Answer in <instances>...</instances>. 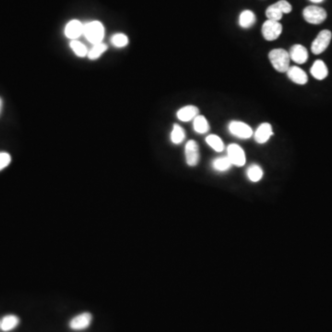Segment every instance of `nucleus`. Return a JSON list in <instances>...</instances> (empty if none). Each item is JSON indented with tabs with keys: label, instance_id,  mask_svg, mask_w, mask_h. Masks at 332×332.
I'll return each instance as SVG.
<instances>
[{
	"label": "nucleus",
	"instance_id": "5701e85b",
	"mask_svg": "<svg viewBox=\"0 0 332 332\" xmlns=\"http://www.w3.org/2000/svg\"><path fill=\"white\" fill-rule=\"evenodd\" d=\"M128 37L125 34L117 33L111 37V44L116 48H124L128 46Z\"/></svg>",
	"mask_w": 332,
	"mask_h": 332
},
{
	"label": "nucleus",
	"instance_id": "aec40b11",
	"mask_svg": "<svg viewBox=\"0 0 332 332\" xmlns=\"http://www.w3.org/2000/svg\"><path fill=\"white\" fill-rule=\"evenodd\" d=\"M107 48L108 47H107V45H105V43L93 45L92 48L89 49V51H88V59L90 60H96V59H99L107 51Z\"/></svg>",
	"mask_w": 332,
	"mask_h": 332
},
{
	"label": "nucleus",
	"instance_id": "f3484780",
	"mask_svg": "<svg viewBox=\"0 0 332 332\" xmlns=\"http://www.w3.org/2000/svg\"><path fill=\"white\" fill-rule=\"evenodd\" d=\"M20 323V318L17 315H5L2 320L0 321V328L3 331H12L14 328L17 327Z\"/></svg>",
	"mask_w": 332,
	"mask_h": 332
},
{
	"label": "nucleus",
	"instance_id": "9b49d317",
	"mask_svg": "<svg viewBox=\"0 0 332 332\" xmlns=\"http://www.w3.org/2000/svg\"><path fill=\"white\" fill-rule=\"evenodd\" d=\"M185 156L187 165L196 166L199 162V150L195 140L187 141L185 148Z\"/></svg>",
	"mask_w": 332,
	"mask_h": 332
},
{
	"label": "nucleus",
	"instance_id": "412c9836",
	"mask_svg": "<svg viewBox=\"0 0 332 332\" xmlns=\"http://www.w3.org/2000/svg\"><path fill=\"white\" fill-rule=\"evenodd\" d=\"M170 138H171L172 143H174L175 145L181 144L186 139V131L179 125L175 124L174 127H173V129H172Z\"/></svg>",
	"mask_w": 332,
	"mask_h": 332
},
{
	"label": "nucleus",
	"instance_id": "4be33fe9",
	"mask_svg": "<svg viewBox=\"0 0 332 332\" xmlns=\"http://www.w3.org/2000/svg\"><path fill=\"white\" fill-rule=\"evenodd\" d=\"M70 49L76 55L78 58H85L88 56V48L82 42L78 40H71L70 43Z\"/></svg>",
	"mask_w": 332,
	"mask_h": 332
},
{
	"label": "nucleus",
	"instance_id": "b1692460",
	"mask_svg": "<svg viewBox=\"0 0 332 332\" xmlns=\"http://www.w3.org/2000/svg\"><path fill=\"white\" fill-rule=\"evenodd\" d=\"M232 165L233 164L230 162V160H229L227 156L226 157L217 158L212 162L213 169L219 171V172H225V171L230 169Z\"/></svg>",
	"mask_w": 332,
	"mask_h": 332
},
{
	"label": "nucleus",
	"instance_id": "9d476101",
	"mask_svg": "<svg viewBox=\"0 0 332 332\" xmlns=\"http://www.w3.org/2000/svg\"><path fill=\"white\" fill-rule=\"evenodd\" d=\"M93 320V315L89 312H84L74 316L70 321V327L73 330H83L90 326Z\"/></svg>",
	"mask_w": 332,
	"mask_h": 332
},
{
	"label": "nucleus",
	"instance_id": "6e6552de",
	"mask_svg": "<svg viewBox=\"0 0 332 332\" xmlns=\"http://www.w3.org/2000/svg\"><path fill=\"white\" fill-rule=\"evenodd\" d=\"M227 157L230 162L235 166H244L245 163V154L244 150L237 144L228 146Z\"/></svg>",
	"mask_w": 332,
	"mask_h": 332
},
{
	"label": "nucleus",
	"instance_id": "f257e3e1",
	"mask_svg": "<svg viewBox=\"0 0 332 332\" xmlns=\"http://www.w3.org/2000/svg\"><path fill=\"white\" fill-rule=\"evenodd\" d=\"M105 29L104 24L99 21H93L84 24L83 35L86 40L93 45L103 43L105 38Z\"/></svg>",
	"mask_w": 332,
	"mask_h": 332
},
{
	"label": "nucleus",
	"instance_id": "1a4fd4ad",
	"mask_svg": "<svg viewBox=\"0 0 332 332\" xmlns=\"http://www.w3.org/2000/svg\"><path fill=\"white\" fill-rule=\"evenodd\" d=\"M84 24L78 20H71L65 26L64 34L67 38L71 40H78L79 37L83 35Z\"/></svg>",
	"mask_w": 332,
	"mask_h": 332
},
{
	"label": "nucleus",
	"instance_id": "423d86ee",
	"mask_svg": "<svg viewBox=\"0 0 332 332\" xmlns=\"http://www.w3.org/2000/svg\"><path fill=\"white\" fill-rule=\"evenodd\" d=\"M261 32L264 39H266L267 41H274L278 39L281 35L282 25L279 22L268 20L263 24Z\"/></svg>",
	"mask_w": 332,
	"mask_h": 332
},
{
	"label": "nucleus",
	"instance_id": "393cba45",
	"mask_svg": "<svg viewBox=\"0 0 332 332\" xmlns=\"http://www.w3.org/2000/svg\"><path fill=\"white\" fill-rule=\"evenodd\" d=\"M206 142L217 152H221L224 150V143L217 135H209L206 138Z\"/></svg>",
	"mask_w": 332,
	"mask_h": 332
},
{
	"label": "nucleus",
	"instance_id": "a211bd4d",
	"mask_svg": "<svg viewBox=\"0 0 332 332\" xmlns=\"http://www.w3.org/2000/svg\"><path fill=\"white\" fill-rule=\"evenodd\" d=\"M256 23V15L251 11H244L239 16V25L242 28H250Z\"/></svg>",
	"mask_w": 332,
	"mask_h": 332
},
{
	"label": "nucleus",
	"instance_id": "f8f14e48",
	"mask_svg": "<svg viewBox=\"0 0 332 332\" xmlns=\"http://www.w3.org/2000/svg\"><path fill=\"white\" fill-rule=\"evenodd\" d=\"M289 55H290V59L296 64H304L308 59L307 49L303 47L302 45L292 46L289 51Z\"/></svg>",
	"mask_w": 332,
	"mask_h": 332
},
{
	"label": "nucleus",
	"instance_id": "4468645a",
	"mask_svg": "<svg viewBox=\"0 0 332 332\" xmlns=\"http://www.w3.org/2000/svg\"><path fill=\"white\" fill-rule=\"evenodd\" d=\"M199 109L195 105H186L180 108L176 113V117L182 122H189L198 117Z\"/></svg>",
	"mask_w": 332,
	"mask_h": 332
},
{
	"label": "nucleus",
	"instance_id": "a878e982",
	"mask_svg": "<svg viewBox=\"0 0 332 332\" xmlns=\"http://www.w3.org/2000/svg\"><path fill=\"white\" fill-rule=\"evenodd\" d=\"M247 177L249 178V180L256 183L258 181L261 180L263 176V171L260 166H258L257 164H252L251 166L248 167L247 169Z\"/></svg>",
	"mask_w": 332,
	"mask_h": 332
},
{
	"label": "nucleus",
	"instance_id": "39448f33",
	"mask_svg": "<svg viewBox=\"0 0 332 332\" xmlns=\"http://www.w3.org/2000/svg\"><path fill=\"white\" fill-rule=\"evenodd\" d=\"M304 20L311 24H320L326 19V12L320 7H306L303 12Z\"/></svg>",
	"mask_w": 332,
	"mask_h": 332
},
{
	"label": "nucleus",
	"instance_id": "2eb2a0df",
	"mask_svg": "<svg viewBox=\"0 0 332 332\" xmlns=\"http://www.w3.org/2000/svg\"><path fill=\"white\" fill-rule=\"evenodd\" d=\"M273 135L272 127L269 123H263L255 132V140L259 144L266 143L269 138Z\"/></svg>",
	"mask_w": 332,
	"mask_h": 332
},
{
	"label": "nucleus",
	"instance_id": "c85d7f7f",
	"mask_svg": "<svg viewBox=\"0 0 332 332\" xmlns=\"http://www.w3.org/2000/svg\"><path fill=\"white\" fill-rule=\"evenodd\" d=\"M2 105H3V102H2V99L0 98V113H1V110H2Z\"/></svg>",
	"mask_w": 332,
	"mask_h": 332
},
{
	"label": "nucleus",
	"instance_id": "6ab92c4d",
	"mask_svg": "<svg viewBox=\"0 0 332 332\" xmlns=\"http://www.w3.org/2000/svg\"><path fill=\"white\" fill-rule=\"evenodd\" d=\"M193 128L198 134H205L210 130V124L204 116L198 115L193 120Z\"/></svg>",
	"mask_w": 332,
	"mask_h": 332
},
{
	"label": "nucleus",
	"instance_id": "20e7f679",
	"mask_svg": "<svg viewBox=\"0 0 332 332\" xmlns=\"http://www.w3.org/2000/svg\"><path fill=\"white\" fill-rule=\"evenodd\" d=\"M332 34L328 30H323L317 35L316 38L312 43L311 51L314 55H320L329 46L331 41Z\"/></svg>",
	"mask_w": 332,
	"mask_h": 332
},
{
	"label": "nucleus",
	"instance_id": "ddd939ff",
	"mask_svg": "<svg viewBox=\"0 0 332 332\" xmlns=\"http://www.w3.org/2000/svg\"><path fill=\"white\" fill-rule=\"evenodd\" d=\"M286 73L291 82L299 84V85H304L308 82V77L306 75V73L302 69H300L296 66L290 67Z\"/></svg>",
	"mask_w": 332,
	"mask_h": 332
},
{
	"label": "nucleus",
	"instance_id": "bb28decb",
	"mask_svg": "<svg viewBox=\"0 0 332 332\" xmlns=\"http://www.w3.org/2000/svg\"><path fill=\"white\" fill-rule=\"evenodd\" d=\"M12 163V156L10 153L0 152V171L7 168Z\"/></svg>",
	"mask_w": 332,
	"mask_h": 332
},
{
	"label": "nucleus",
	"instance_id": "0eeeda50",
	"mask_svg": "<svg viewBox=\"0 0 332 332\" xmlns=\"http://www.w3.org/2000/svg\"><path fill=\"white\" fill-rule=\"evenodd\" d=\"M229 130L231 134L237 137L239 139L246 140L251 138L253 135V130L252 128L244 122L240 121H232L229 124Z\"/></svg>",
	"mask_w": 332,
	"mask_h": 332
},
{
	"label": "nucleus",
	"instance_id": "f03ea898",
	"mask_svg": "<svg viewBox=\"0 0 332 332\" xmlns=\"http://www.w3.org/2000/svg\"><path fill=\"white\" fill-rule=\"evenodd\" d=\"M268 59L275 70L280 73L287 72L290 68V55L284 49H273L268 54Z\"/></svg>",
	"mask_w": 332,
	"mask_h": 332
},
{
	"label": "nucleus",
	"instance_id": "7ed1b4c3",
	"mask_svg": "<svg viewBox=\"0 0 332 332\" xmlns=\"http://www.w3.org/2000/svg\"><path fill=\"white\" fill-rule=\"evenodd\" d=\"M292 10L291 5L286 0H280L273 5H270L266 11V16L268 20L279 22L283 14L290 13Z\"/></svg>",
	"mask_w": 332,
	"mask_h": 332
},
{
	"label": "nucleus",
	"instance_id": "cd10ccee",
	"mask_svg": "<svg viewBox=\"0 0 332 332\" xmlns=\"http://www.w3.org/2000/svg\"><path fill=\"white\" fill-rule=\"evenodd\" d=\"M310 1H312V2H314V3H320V2L324 1V0H310Z\"/></svg>",
	"mask_w": 332,
	"mask_h": 332
},
{
	"label": "nucleus",
	"instance_id": "dca6fc26",
	"mask_svg": "<svg viewBox=\"0 0 332 332\" xmlns=\"http://www.w3.org/2000/svg\"><path fill=\"white\" fill-rule=\"evenodd\" d=\"M311 75L317 81H323L328 75V70L322 60H316L310 70Z\"/></svg>",
	"mask_w": 332,
	"mask_h": 332
}]
</instances>
